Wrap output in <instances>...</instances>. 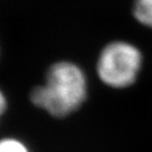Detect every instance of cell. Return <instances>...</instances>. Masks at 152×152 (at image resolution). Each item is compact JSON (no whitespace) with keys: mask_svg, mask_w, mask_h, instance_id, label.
Instances as JSON below:
<instances>
[{"mask_svg":"<svg viewBox=\"0 0 152 152\" xmlns=\"http://www.w3.org/2000/svg\"><path fill=\"white\" fill-rule=\"evenodd\" d=\"M86 95L82 70L69 62H58L46 74V83L34 86L31 101L54 117H65L82 105Z\"/></svg>","mask_w":152,"mask_h":152,"instance_id":"1","label":"cell"},{"mask_svg":"<svg viewBox=\"0 0 152 152\" xmlns=\"http://www.w3.org/2000/svg\"><path fill=\"white\" fill-rule=\"evenodd\" d=\"M141 64L137 47L126 42L110 43L100 54L97 73L101 80L113 87H126L134 82Z\"/></svg>","mask_w":152,"mask_h":152,"instance_id":"2","label":"cell"},{"mask_svg":"<svg viewBox=\"0 0 152 152\" xmlns=\"http://www.w3.org/2000/svg\"><path fill=\"white\" fill-rule=\"evenodd\" d=\"M134 15L141 24L152 27V0H135Z\"/></svg>","mask_w":152,"mask_h":152,"instance_id":"3","label":"cell"},{"mask_svg":"<svg viewBox=\"0 0 152 152\" xmlns=\"http://www.w3.org/2000/svg\"><path fill=\"white\" fill-rule=\"evenodd\" d=\"M0 152H28V150L21 141L5 138L0 140Z\"/></svg>","mask_w":152,"mask_h":152,"instance_id":"4","label":"cell"},{"mask_svg":"<svg viewBox=\"0 0 152 152\" xmlns=\"http://www.w3.org/2000/svg\"><path fill=\"white\" fill-rule=\"evenodd\" d=\"M6 105H7V103H6L5 96L3 95V93L1 92V90H0V116L4 113L6 109Z\"/></svg>","mask_w":152,"mask_h":152,"instance_id":"5","label":"cell"}]
</instances>
